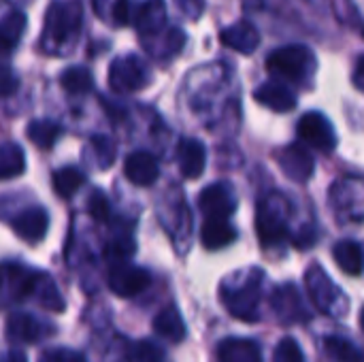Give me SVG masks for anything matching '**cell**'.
<instances>
[{
	"label": "cell",
	"mask_w": 364,
	"mask_h": 362,
	"mask_svg": "<svg viewBox=\"0 0 364 362\" xmlns=\"http://www.w3.org/2000/svg\"><path fill=\"white\" fill-rule=\"evenodd\" d=\"M275 162L282 166V171L286 173L288 179L296 181V183H305L311 179L314 171H316V160L314 156L309 154L307 147L299 145V143H292V145H286L282 149L275 151Z\"/></svg>",
	"instance_id": "9"
},
{
	"label": "cell",
	"mask_w": 364,
	"mask_h": 362,
	"mask_svg": "<svg viewBox=\"0 0 364 362\" xmlns=\"http://www.w3.org/2000/svg\"><path fill=\"white\" fill-rule=\"evenodd\" d=\"M38 362H85L79 354L68 352V350H49Z\"/></svg>",
	"instance_id": "37"
},
{
	"label": "cell",
	"mask_w": 364,
	"mask_h": 362,
	"mask_svg": "<svg viewBox=\"0 0 364 362\" xmlns=\"http://www.w3.org/2000/svg\"><path fill=\"white\" fill-rule=\"evenodd\" d=\"M235 239H237V230L226 220L207 218L205 224H203V228H200V241L211 252L222 250V247H228L230 243H235Z\"/></svg>",
	"instance_id": "17"
},
{
	"label": "cell",
	"mask_w": 364,
	"mask_h": 362,
	"mask_svg": "<svg viewBox=\"0 0 364 362\" xmlns=\"http://www.w3.org/2000/svg\"><path fill=\"white\" fill-rule=\"evenodd\" d=\"M273 307H275L277 316L284 318V322H294V320L305 318V312L301 307V297L292 286H284L275 292Z\"/></svg>",
	"instance_id": "24"
},
{
	"label": "cell",
	"mask_w": 364,
	"mask_h": 362,
	"mask_svg": "<svg viewBox=\"0 0 364 362\" xmlns=\"http://www.w3.org/2000/svg\"><path fill=\"white\" fill-rule=\"evenodd\" d=\"M81 21H83V9L77 0L53 2L45 15V30L41 38L43 49L49 53L64 51L73 41H77Z\"/></svg>",
	"instance_id": "1"
},
{
	"label": "cell",
	"mask_w": 364,
	"mask_h": 362,
	"mask_svg": "<svg viewBox=\"0 0 364 362\" xmlns=\"http://www.w3.org/2000/svg\"><path fill=\"white\" fill-rule=\"evenodd\" d=\"M124 175L132 186L149 188L158 181L160 166L149 151H132L124 162Z\"/></svg>",
	"instance_id": "12"
},
{
	"label": "cell",
	"mask_w": 364,
	"mask_h": 362,
	"mask_svg": "<svg viewBox=\"0 0 364 362\" xmlns=\"http://www.w3.org/2000/svg\"><path fill=\"white\" fill-rule=\"evenodd\" d=\"M134 254V241L130 237H119V239H113L109 241V245L105 247V256L115 260V262H122L126 260L128 256Z\"/></svg>",
	"instance_id": "33"
},
{
	"label": "cell",
	"mask_w": 364,
	"mask_h": 362,
	"mask_svg": "<svg viewBox=\"0 0 364 362\" xmlns=\"http://www.w3.org/2000/svg\"><path fill=\"white\" fill-rule=\"evenodd\" d=\"M132 361L134 362H164V354L162 350H158L154 344L149 341H141L134 346L132 350Z\"/></svg>",
	"instance_id": "34"
},
{
	"label": "cell",
	"mask_w": 364,
	"mask_h": 362,
	"mask_svg": "<svg viewBox=\"0 0 364 362\" xmlns=\"http://www.w3.org/2000/svg\"><path fill=\"white\" fill-rule=\"evenodd\" d=\"M141 36H154L166 28V2L164 0H143L134 4L132 21Z\"/></svg>",
	"instance_id": "11"
},
{
	"label": "cell",
	"mask_w": 364,
	"mask_h": 362,
	"mask_svg": "<svg viewBox=\"0 0 364 362\" xmlns=\"http://www.w3.org/2000/svg\"><path fill=\"white\" fill-rule=\"evenodd\" d=\"M324 348H326L328 356L335 358L337 362H363L358 348L352 341L343 339V337H335V335L326 337Z\"/></svg>",
	"instance_id": "28"
},
{
	"label": "cell",
	"mask_w": 364,
	"mask_h": 362,
	"mask_svg": "<svg viewBox=\"0 0 364 362\" xmlns=\"http://www.w3.org/2000/svg\"><path fill=\"white\" fill-rule=\"evenodd\" d=\"M11 228L19 239L36 243L45 237L49 228V215L43 207H28L11 220Z\"/></svg>",
	"instance_id": "13"
},
{
	"label": "cell",
	"mask_w": 364,
	"mask_h": 362,
	"mask_svg": "<svg viewBox=\"0 0 364 362\" xmlns=\"http://www.w3.org/2000/svg\"><path fill=\"white\" fill-rule=\"evenodd\" d=\"M256 230L262 247L271 250L288 239V203L282 194H269L256 211Z\"/></svg>",
	"instance_id": "3"
},
{
	"label": "cell",
	"mask_w": 364,
	"mask_h": 362,
	"mask_svg": "<svg viewBox=\"0 0 364 362\" xmlns=\"http://www.w3.org/2000/svg\"><path fill=\"white\" fill-rule=\"evenodd\" d=\"M51 183H53V190L58 196L70 198L85 186V173L77 166H62V169L53 171Z\"/></svg>",
	"instance_id": "23"
},
{
	"label": "cell",
	"mask_w": 364,
	"mask_h": 362,
	"mask_svg": "<svg viewBox=\"0 0 364 362\" xmlns=\"http://www.w3.org/2000/svg\"><path fill=\"white\" fill-rule=\"evenodd\" d=\"M220 362H262L260 348L250 339H226L218 348Z\"/></svg>",
	"instance_id": "19"
},
{
	"label": "cell",
	"mask_w": 364,
	"mask_h": 362,
	"mask_svg": "<svg viewBox=\"0 0 364 362\" xmlns=\"http://www.w3.org/2000/svg\"><path fill=\"white\" fill-rule=\"evenodd\" d=\"M23 30H26V15L19 11L6 13L0 19V53L13 51L19 45Z\"/></svg>",
	"instance_id": "22"
},
{
	"label": "cell",
	"mask_w": 364,
	"mask_h": 362,
	"mask_svg": "<svg viewBox=\"0 0 364 362\" xmlns=\"http://www.w3.org/2000/svg\"><path fill=\"white\" fill-rule=\"evenodd\" d=\"M198 207L205 218L228 220L237 211V194L230 183L218 181L207 186L198 196Z\"/></svg>",
	"instance_id": "8"
},
{
	"label": "cell",
	"mask_w": 364,
	"mask_h": 362,
	"mask_svg": "<svg viewBox=\"0 0 364 362\" xmlns=\"http://www.w3.org/2000/svg\"><path fill=\"white\" fill-rule=\"evenodd\" d=\"M90 145H92L96 164L100 169H109L113 164V160H115V143L105 134H96V137H92Z\"/></svg>",
	"instance_id": "29"
},
{
	"label": "cell",
	"mask_w": 364,
	"mask_h": 362,
	"mask_svg": "<svg viewBox=\"0 0 364 362\" xmlns=\"http://www.w3.org/2000/svg\"><path fill=\"white\" fill-rule=\"evenodd\" d=\"M17 87H19L17 75H15L9 66H2V64H0V98H6V96L15 94Z\"/></svg>",
	"instance_id": "36"
},
{
	"label": "cell",
	"mask_w": 364,
	"mask_h": 362,
	"mask_svg": "<svg viewBox=\"0 0 364 362\" xmlns=\"http://www.w3.org/2000/svg\"><path fill=\"white\" fill-rule=\"evenodd\" d=\"M273 362H305V356L301 352V346L286 337L279 341V346L275 348V354H273Z\"/></svg>",
	"instance_id": "32"
},
{
	"label": "cell",
	"mask_w": 364,
	"mask_h": 362,
	"mask_svg": "<svg viewBox=\"0 0 364 362\" xmlns=\"http://www.w3.org/2000/svg\"><path fill=\"white\" fill-rule=\"evenodd\" d=\"M222 299L226 309L237 320L254 322L258 320V301H260V273L254 271V275L239 288H224Z\"/></svg>",
	"instance_id": "4"
},
{
	"label": "cell",
	"mask_w": 364,
	"mask_h": 362,
	"mask_svg": "<svg viewBox=\"0 0 364 362\" xmlns=\"http://www.w3.org/2000/svg\"><path fill=\"white\" fill-rule=\"evenodd\" d=\"M333 256L335 262L339 265V269L348 275H360L363 271V247L358 241L352 239H343L333 247Z\"/></svg>",
	"instance_id": "21"
},
{
	"label": "cell",
	"mask_w": 364,
	"mask_h": 362,
	"mask_svg": "<svg viewBox=\"0 0 364 362\" xmlns=\"http://www.w3.org/2000/svg\"><path fill=\"white\" fill-rule=\"evenodd\" d=\"M151 284V275L149 271L134 267V265H126L124 260L117 262L111 271H109V288L124 299H132L136 294H141L143 290H147Z\"/></svg>",
	"instance_id": "10"
},
{
	"label": "cell",
	"mask_w": 364,
	"mask_h": 362,
	"mask_svg": "<svg viewBox=\"0 0 364 362\" xmlns=\"http://www.w3.org/2000/svg\"><path fill=\"white\" fill-rule=\"evenodd\" d=\"M154 331L160 337H164V339H168L173 344L183 341V337H186V324H183V318L179 314V309L175 305H168L166 309H162L156 316V320H154Z\"/></svg>",
	"instance_id": "20"
},
{
	"label": "cell",
	"mask_w": 364,
	"mask_h": 362,
	"mask_svg": "<svg viewBox=\"0 0 364 362\" xmlns=\"http://www.w3.org/2000/svg\"><path fill=\"white\" fill-rule=\"evenodd\" d=\"M220 41H222L224 47H230V49H235V51H239V53H243V55H250V53H254V51L258 49V45H260V34H258V30L254 28V23L241 19V21H237V23L224 28V30L220 32Z\"/></svg>",
	"instance_id": "14"
},
{
	"label": "cell",
	"mask_w": 364,
	"mask_h": 362,
	"mask_svg": "<svg viewBox=\"0 0 364 362\" xmlns=\"http://www.w3.org/2000/svg\"><path fill=\"white\" fill-rule=\"evenodd\" d=\"M28 139L38 147V149H51L62 134V126L51 119H34L28 124Z\"/></svg>",
	"instance_id": "26"
},
{
	"label": "cell",
	"mask_w": 364,
	"mask_h": 362,
	"mask_svg": "<svg viewBox=\"0 0 364 362\" xmlns=\"http://www.w3.org/2000/svg\"><path fill=\"white\" fill-rule=\"evenodd\" d=\"M149 83V73L143 60L136 55H122L115 58L109 66V85L117 94L136 92Z\"/></svg>",
	"instance_id": "5"
},
{
	"label": "cell",
	"mask_w": 364,
	"mask_h": 362,
	"mask_svg": "<svg viewBox=\"0 0 364 362\" xmlns=\"http://www.w3.org/2000/svg\"><path fill=\"white\" fill-rule=\"evenodd\" d=\"M307 288H309V294L320 312L341 314L346 309V299H343L341 290L328 280V275L318 265H314L307 271Z\"/></svg>",
	"instance_id": "6"
},
{
	"label": "cell",
	"mask_w": 364,
	"mask_h": 362,
	"mask_svg": "<svg viewBox=\"0 0 364 362\" xmlns=\"http://www.w3.org/2000/svg\"><path fill=\"white\" fill-rule=\"evenodd\" d=\"M87 213L98 220V222H107L109 215H111V203L109 198L105 196L102 190H92V194L87 196Z\"/></svg>",
	"instance_id": "31"
},
{
	"label": "cell",
	"mask_w": 364,
	"mask_h": 362,
	"mask_svg": "<svg viewBox=\"0 0 364 362\" xmlns=\"http://www.w3.org/2000/svg\"><path fill=\"white\" fill-rule=\"evenodd\" d=\"M267 70L275 79L305 83L316 73V55L305 45H286L269 55Z\"/></svg>",
	"instance_id": "2"
},
{
	"label": "cell",
	"mask_w": 364,
	"mask_h": 362,
	"mask_svg": "<svg viewBox=\"0 0 364 362\" xmlns=\"http://www.w3.org/2000/svg\"><path fill=\"white\" fill-rule=\"evenodd\" d=\"M132 11H134L132 0H115L111 6V17L117 26H128L132 21Z\"/></svg>",
	"instance_id": "35"
},
{
	"label": "cell",
	"mask_w": 364,
	"mask_h": 362,
	"mask_svg": "<svg viewBox=\"0 0 364 362\" xmlns=\"http://www.w3.org/2000/svg\"><path fill=\"white\" fill-rule=\"evenodd\" d=\"M60 83L64 87L66 94L70 96H83L87 92H92L94 87V77L85 66H70L62 73Z\"/></svg>",
	"instance_id": "27"
},
{
	"label": "cell",
	"mask_w": 364,
	"mask_h": 362,
	"mask_svg": "<svg viewBox=\"0 0 364 362\" xmlns=\"http://www.w3.org/2000/svg\"><path fill=\"white\" fill-rule=\"evenodd\" d=\"M254 98L260 105H264L267 109L275 111V113H288V111H292L296 107L294 92L288 85H284L279 79L277 81H267V83L258 85L256 92H254Z\"/></svg>",
	"instance_id": "15"
},
{
	"label": "cell",
	"mask_w": 364,
	"mask_h": 362,
	"mask_svg": "<svg viewBox=\"0 0 364 362\" xmlns=\"http://www.w3.org/2000/svg\"><path fill=\"white\" fill-rule=\"evenodd\" d=\"M154 36H160V34H154ZM160 38H162V47L156 49V55H175L181 51L186 43V32L181 28H168Z\"/></svg>",
	"instance_id": "30"
},
{
	"label": "cell",
	"mask_w": 364,
	"mask_h": 362,
	"mask_svg": "<svg viewBox=\"0 0 364 362\" xmlns=\"http://www.w3.org/2000/svg\"><path fill=\"white\" fill-rule=\"evenodd\" d=\"M299 137L318 151H333L337 147V132L331 119L320 111H309L299 122Z\"/></svg>",
	"instance_id": "7"
},
{
	"label": "cell",
	"mask_w": 364,
	"mask_h": 362,
	"mask_svg": "<svg viewBox=\"0 0 364 362\" xmlns=\"http://www.w3.org/2000/svg\"><path fill=\"white\" fill-rule=\"evenodd\" d=\"M363 75H364V55H360V58L356 60V68H354V85H356V90H364Z\"/></svg>",
	"instance_id": "39"
},
{
	"label": "cell",
	"mask_w": 364,
	"mask_h": 362,
	"mask_svg": "<svg viewBox=\"0 0 364 362\" xmlns=\"http://www.w3.org/2000/svg\"><path fill=\"white\" fill-rule=\"evenodd\" d=\"M6 333L13 341H21V344H34L47 337L45 326L28 314H13L6 322Z\"/></svg>",
	"instance_id": "18"
},
{
	"label": "cell",
	"mask_w": 364,
	"mask_h": 362,
	"mask_svg": "<svg viewBox=\"0 0 364 362\" xmlns=\"http://www.w3.org/2000/svg\"><path fill=\"white\" fill-rule=\"evenodd\" d=\"M26 169L23 149L17 143H0V181L19 177Z\"/></svg>",
	"instance_id": "25"
},
{
	"label": "cell",
	"mask_w": 364,
	"mask_h": 362,
	"mask_svg": "<svg viewBox=\"0 0 364 362\" xmlns=\"http://www.w3.org/2000/svg\"><path fill=\"white\" fill-rule=\"evenodd\" d=\"M175 2L181 9V13L192 17V19H196L205 9V0H175Z\"/></svg>",
	"instance_id": "38"
},
{
	"label": "cell",
	"mask_w": 364,
	"mask_h": 362,
	"mask_svg": "<svg viewBox=\"0 0 364 362\" xmlns=\"http://www.w3.org/2000/svg\"><path fill=\"white\" fill-rule=\"evenodd\" d=\"M207 166V149L196 139H183L179 143V171L186 179H198Z\"/></svg>",
	"instance_id": "16"
}]
</instances>
